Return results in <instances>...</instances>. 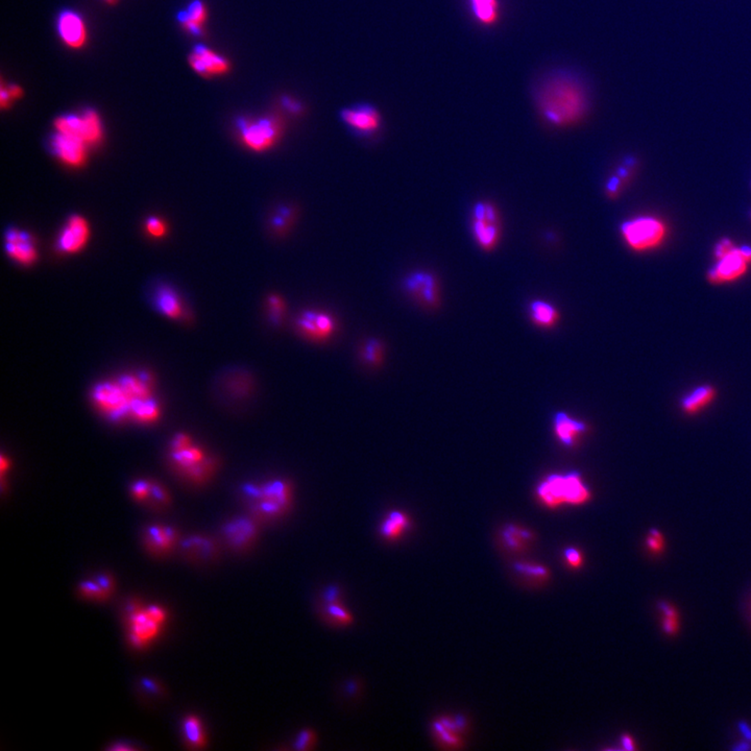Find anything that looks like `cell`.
Wrapping results in <instances>:
<instances>
[{
	"mask_svg": "<svg viewBox=\"0 0 751 751\" xmlns=\"http://www.w3.org/2000/svg\"><path fill=\"white\" fill-rule=\"evenodd\" d=\"M287 100V102H285L286 107H287V110H289L290 112H292V113H297V112L301 111L302 107L299 106V104H294V102H292V100Z\"/></svg>",
	"mask_w": 751,
	"mask_h": 751,
	"instance_id": "obj_54",
	"label": "cell"
},
{
	"mask_svg": "<svg viewBox=\"0 0 751 751\" xmlns=\"http://www.w3.org/2000/svg\"><path fill=\"white\" fill-rule=\"evenodd\" d=\"M236 127L245 147L256 153H265L272 149L283 133L280 120L272 115L255 119L239 118Z\"/></svg>",
	"mask_w": 751,
	"mask_h": 751,
	"instance_id": "obj_8",
	"label": "cell"
},
{
	"mask_svg": "<svg viewBox=\"0 0 751 751\" xmlns=\"http://www.w3.org/2000/svg\"><path fill=\"white\" fill-rule=\"evenodd\" d=\"M127 744L129 743L124 744V742H118L117 744L114 743L113 745L110 746L108 750L112 751L136 750L135 747H133V746H129Z\"/></svg>",
	"mask_w": 751,
	"mask_h": 751,
	"instance_id": "obj_52",
	"label": "cell"
},
{
	"mask_svg": "<svg viewBox=\"0 0 751 751\" xmlns=\"http://www.w3.org/2000/svg\"><path fill=\"white\" fill-rule=\"evenodd\" d=\"M294 484L286 478L249 482L240 489L249 515L261 525L279 522L288 516L294 507Z\"/></svg>",
	"mask_w": 751,
	"mask_h": 751,
	"instance_id": "obj_2",
	"label": "cell"
},
{
	"mask_svg": "<svg viewBox=\"0 0 751 751\" xmlns=\"http://www.w3.org/2000/svg\"><path fill=\"white\" fill-rule=\"evenodd\" d=\"M206 19H207V10H206L205 4L200 0L192 2L186 11L179 15V20L183 26L190 33H196V35L202 33Z\"/></svg>",
	"mask_w": 751,
	"mask_h": 751,
	"instance_id": "obj_35",
	"label": "cell"
},
{
	"mask_svg": "<svg viewBox=\"0 0 751 751\" xmlns=\"http://www.w3.org/2000/svg\"><path fill=\"white\" fill-rule=\"evenodd\" d=\"M90 395L94 408L109 422L122 424L129 421V410L133 402L116 378L102 380L94 384Z\"/></svg>",
	"mask_w": 751,
	"mask_h": 751,
	"instance_id": "obj_7",
	"label": "cell"
},
{
	"mask_svg": "<svg viewBox=\"0 0 751 751\" xmlns=\"http://www.w3.org/2000/svg\"><path fill=\"white\" fill-rule=\"evenodd\" d=\"M554 429L560 442L565 446L572 447L579 435L585 432L587 426L585 422L572 419L567 413L558 412L554 417Z\"/></svg>",
	"mask_w": 751,
	"mask_h": 751,
	"instance_id": "obj_28",
	"label": "cell"
},
{
	"mask_svg": "<svg viewBox=\"0 0 751 751\" xmlns=\"http://www.w3.org/2000/svg\"><path fill=\"white\" fill-rule=\"evenodd\" d=\"M147 232L154 237H161L164 235L165 229L164 223L159 218H151L147 221Z\"/></svg>",
	"mask_w": 751,
	"mask_h": 751,
	"instance_id": "obj_49",
	"label": "cell"
},
{
	"mask_svg": "<svg viewBox=\"0 0 751 751\" xmlns=\"http://www.w3.org/2000/svg\"><path fill=\"white\" fill-rule=\"evenodd\" d=\"M565 556L571 567L577 568L582 563V555L575 548H569L565 550Z\"/></svg>",
	"mask_w": 751,
	"mask_h": 751,
	"instance_id": "obj_50",
	"label": "cell"
},
{
	"mask_svg": "<svg viewBox=\"0 0 751 751\" xmlns=\"http://www.w3.org/2000/svg\"><path fill=\"white\" fill-rule=\"evenodd\" d=\"M6 249L9 256L21 265H31L36 260V249L30 235L10 229L6 235Z\"/></svg>",
	"mask_w": 751,
	"mask_h": 751,
	"instance_id": "obj_20",
	"label": "cell"
},
{
	"mask_svg": "<svg viewBox=\"0 0 751 751\" xmlns=\"http://www.w3.org/2000/svg\"><path fill=\"white\" fill-rule=\"evenodd\" d=\"M317 743V735L312 730H303L297 734L294 740V750H311Z\"/></svg>",
	"mask_w": 751,
	"mask_h": 751,
	"instance_id": "obj_44",
	"label": "cell"
},
{
	"mask_svg": "<svg viewBox=\"0 0 751 751\" xmlns=\"http://www.w3.org/2000/svg\"><path fill=\"white\" fill-rule=\"evenodd\" d=\"M162 407L156 395L142 398L133 402L129 410V421L139 426H151L161 419Z\"/></svg>",
	"mask_w": 751,
	"mask_h": 751,
	"instance_id": "obj_24",
	"label": "cell"
},
{
	"mask_svg": "<svg viewBox=\"0 0 751 751\" xmlns=\"http://www.w3.org/2000/svg\"><path fill=\"white\" fill-rule=\"evenodd\" d=\"M169 462L176 475L192 485L207 484L218 473L219 459L185 432L176 433L169 444Z\"/></svg>",
	"mask_w": 751,
	"mask_h": 751,
	"instance_id": "obj_3",
	"label": "cell"
},
{
	"mask_svg": "<svg viewBox=\"0 0 751 751\" xmlns=\"http://www.w3.org/2000/svg\"><path fill=\"white\" fill-rule=\"evenodd\" d=\"M151 485V479L139 478V479L134 480L129 487V493L132 499L135 501V502L144 505L147 498H149Z\"/></svg>",
	"mask_w": 751,
	"mask_h": 751,
	"instance_id": "obj_42",
	"label": "cell"
},
{
	"mask_svg": "<svg viewBox=\"0 0 751 751\" xmlns=\"http://www.w3.org/2000/svg\"><path fill=\"white\" fill-rule=\"evenodd\" d=\"M531 538V532L513 525H509L503 531V540L513 550L523 549Z\"/></svg>",
	"mask_w": 751,
	"mask_h": 751,
	"instance_id": "obj_39",
	"label": "cell"
},
{
	"mask_svg": "<svg viewBox=\"0 0 751 751\" xmlns=\"http://www.w3.org/2000/svg\"><path fill=\"white\" fill-rule=\"evenodd\" d=\"M106 1L110 2V4H112V2L116 1V0H106Z\"/></svg>",
	"mask_w": 751,
	"mask_h": 751,
	"instance_id": "obj_56",
	"label": "cell"
},
{
	"mask_svg": "<svg viewBox=\"0 0 751 751\" xmlns=\"http://www.w3.org/2000/svg\"><path fill=\"white\" fill-rule=\"evenodd\" d=\"M55 127L59 133L73 136L86 144L98 142L102 135L100 116L92 110L85 112L82 116L67 115L58 118Z\"/></svg>",
	"mask_w": 751,
	"mask_h": 751,
	"instance_id": "obj_13",
	"label": "cell"
},
{
	"mask_svg": "<svg viewBox=\"0 0 751 751\" xmlns=\"http://www.w3.org/2000/svg\"><path fill=\"white\" fill-rule=\"evenodd\" d=\"M86 145L84 141L59 132L51 139V147L55 155L71 166H80L84 163Z\"/></svg>",
	"mask_w": 751,
	"mask_h": 751,
	"instance_id": "obj_19",
	"label": "cell"
},
{
	"mask_svg": "<svg viewBox=\"0 0 751 751\" xmlns=\"http://www.w3.org/2000/svg\"><path fill=\"white\" fill-rule=\"evenodd\" d=\"M468 4L472 14L482 26H493L499 19L498 0H468Z\"/></svg>",
	"mask_w": 751,
	"mask_h": 751,
	"instance_id": "obj_32",
	"label": "cell"
},
{
	"mask_svg": "<svg viewBox=\"0 0 751 751\" xmlns=\"http://www.w3.org/2000/svg\"><path fill=\"white\" fill-rule=\"evenodd\" d=\"M513 568L518 573L531 576V577L544 578L547 577L549 574L546 568L543 565H533V563H516Z\"/></svg>",
	"mask_w": 751,
	"mask_h": 751,
	"instance_id": "obj_45",
	"label": "cell"
},
{
	"mask_svg": "<svg viewBox=\"0 0 751 751\" xmlns=\"http://www.w3.org/2000/svg\"><path fill=\"white\" fill-rule=\"evenodd\" d=\"M171 504V497L169 489L160 482L151 479V491L145 502V506L153 511H161L169 508Z\"/></svg>",
	"mask_w": 751,
	"mask_h": 751,
	"instance_id": "obj_38",
	"label": "cell"
},
{
	"mask_svg": "<svg viewBox=\"0 0 751 751\" xmlns=\"http://www.w3.org/2000/svg\"><path fill=\"white\" fill-rule=\"evenodd\" d=\"M716 263L706 275L712 285L734 283L743 278L751 266L750 245H737L728 237H723L715 245Z\"/></svg>",
	"mask_w": 751,
	"mask_h": 751,
	"instance_id": "obj_4",
	"label": "cell"
},
{
	"mask_svg": "<svg viewBox=\"0 0 751 751\" xmlns=\"http://www.w3.org/2000/svg\"><path fill=\"white\" fill-rule=\"evenodd\" d=\"M403 289L417 304L428 309H435L440 304V287L437 277L424 270L407 275Z\"/></svg>",
	"mask_w": 751,
	"mask_h": 751,
	"instance_id": "obj_14",
	"label": "cell"
},
{
	"mask_svg": "<svg viewBox=\"0 0 751 751\" xmlns=\"http://www.w3.org/2000/svg\"><path fill=\"white\" fill-rule=\"evenodd\" d=\"M386 344L377 337H370L360 343L358 359L362 366L368 368H380L385 363Z\"/></svg>",
	"mask_w": 751,
	"mask_h": 751,
	"instance_id": "obj_27",
	"label": "cell"
},
{
	"mask_svg": "<svg viewBox=\"0 0 751 751\" xmlns=\"http://www.w3.org/2000/svg\"><path fill=\"white\" fill-rule=\"evenodd\" d=\"M297 334L306 341L314 343H325L330 341L337 331L334 317L321 310H304L294 321Z\"/></svg>",
	"mask_w": 751,
	"mask_h": 751,
	"instance_id": "obj_11",
	"label": "cell"
},
{
	"mask_svg": "<svg viewBox=\"0 0 751 751\" xmlns=\"http://www.w3.org/2000/svg\"><path fill=\"white\" fill-rule=\"evenodd\" d=\"M127 623L129 628V632L136 634L149 644L158 636L162 626L147 614V609L141 607L127 614Z\"/></svg>",
	"mask_w": 751,
	"mask_h": 751,
	"instance_id": "obj_26",
	"label": "cell"
},
{
	"mask_svg": "<svg viewBox=\"0 0 751 751\" xmlns=\"http://www.w3.org/2000/svg\"><path fill=\"white\" fill-rule=\"evenodd\" d=\"M181 536L174 527L169 525L151 524L142 531L144 549L156 558H165L178 548Z\"/></svg>",
	"mask_w": 751,
	"mask_h": 751,
	"instance_id": "obj_16",
	"label": "cell"
},
{
	"mask_svg": "<svg viewBox=\"0 0 751 751\" xmlns=\"http://www.w3.org/2000/svg\"><path fill=\"white\" fill-rule=\"evenodd\" d=\"M533 96L542 117L556 127L578 124L590 109L587 84L569 69L546 73L534 87Z\"/></svg>",
	"mask_w": 751,
	"mask_h": 751,
	"instance_id": "obj_1",
	"label": "cell"
},
{
	"mask_svg": "<svg viewBox=\"0 0 751 751\" xmlns=\"http://www.w3.org/2000/svg\"><path fill=\"white\" fill-rule=\"evenodd\" d=\"M145 609H147V614L159 624L162 625L166 621L167 614L162 607H158V605H151V607H149Z\"/></svg>",
	"mask_w": 751,
	"mask_h": 751,
	"instance_id": "obj_51",
	"label": "cell"
},
{
	"mask_svg": "<svg viewBox=\"0 0 751 751\" xmlns=\"http://www.w3.org/2000/svg\"><path fill=\"white\" fill-rule=\"evenodd\" d=\"M620 233L630 250L638 252L659 249L668 236V228L661 218L641 215L628 219L621 225Z\"/></svg>",
	"mask_w": 751,
	"mask_h": 751,
	"instance_id": "obj_6",
	"label": "cell"
},
{
	"mask_svg": "<svg viewBox=\"0 0 751 751\" xmlns=\"http://www.w3.org/2000/svg\"><path fill=\"white\" fill-rule=\"evenodd\" d=\"M89 236L88 225L80 216H73L59 238L60 250L67 252H78L84 247Z\"/></svg>",
	"mask_w": 751,
	"mask_h": 751,
	"instance_id": "obj_23",
	"label": "cell"
},
{
	"mask_svg": "<svg viewBox=\"0 0 751 751\" xmlns=\"http://www.w3.org/2000/svg\"><path fill=\"white\" fill-rule=\"evenodd\" d=\"M190 63L196 73L207 77L225 75L230 69L229 62L225 58L205 46L194 48L190 57Z\"/></svg>",
	"mask_w": 751,
	"mask_h": 751,
	"instance_id": "obj_18",
	"label": "cell"
},
{
	"mask_svg": "<svg viewBox=\"0 0 751 751\" xmlns=\"http://www.w3.org/2000/svg\"><path fill=\"white\" fill-rule=\"evenodd\" d=\"M717 398V390L710 384L697 386L681 400V409L688 415L701 412Z\"/></svg>",
	"mask_w": 751,
	"mask_h": 751,
	"instance_id": "obj_25",
	"label": "cell"
},
{
	"mask_svg": "<svg viewBox=\"0 0 751 751\" xmlns=\"http://www.w3.org/2000/svg\"><path fill=\"white\" fill-rule=\"evenodd\" d=\"M58 28L63 41L73 48H80L86 42V26L82 18L75 13L70 11L62 13Z\"/></svg>",
	"mask_w": 751,
	"mask_h": 751,
	"instance_id": "obj_22",
	"label": "cell"
},
{
	"mask_svg": "<svg viewBox=\"0 0 751 751\" xmlns=\"http://www.w3.org/2000/svg\"><path fill=\"white\" fill-rule=\"evenodd\" d=\"M286 307L285 301L278 294H270L267 297V317L270 324L274 326H281L285 319Z\"/></svg>",
	"mask_w": 751,
	"mask_h": 751,
	"instance_id": "obj_40",
	"label": "cell"
},
{
	"mask_svg": "<svg viewBox=\"0 0 751 751\" xmlns=\"http://www.w3.org/2000/svg\"><path fill=\"white\" fill-rule=\"evenodd\" d=\"M78 593L82 599L96 601V602H105L110 599L108 595L105 593L104 590L94 579L82 581L78 585Z\"/></svg>",
	"mask_w": 751,
	"mask_h": 751,
	"instance_id": "obj_41",
	"label": "cell"
},
{
	"mask_svg": "<svg viewBox=\"0 0 751 751\" xmlns=\"http://www.w3.org/2000/svg\"><path fill=\"white\" fill-rule=\"evenodd\" d=\"M93 579L104 590L105 593L108 595L109 598H111L112 595L114 594L116 590L115 579H114L113 576L109 573H100Z\"/></svg>",
	"mask_w": 751,
	"mask_h": 751,
	"instance_id": "obj_47",
	"label": "cell"
},
{
	"mask_svg": "<svg viewBox=\"0 0 751 751\" xmlns=\"http://www.w3.org/2000/svg\"><path fill=\"white\" fill-rule=\"evenodd\" d=\"M319 614L328 625L334 626V627H346V626L352 624L354 621L352 612L344 607L341 601L324 602Z\"/></svg>",
	"mask_w": 751,
	"mask_h": 751,
	"instance_id": "obj_31",
	"label": "cell"
},
{
	"mask_svg": "<svg viewBox=\"0 0 751 751\" xmlns=\"http://www.w3.org/2000/svg\"><path fill=\"white\" fill-rule=\"evenodd\" d=\"M260 527V523L252 516H233L221 526V538L230 550L243 553L252 549L258 542Z\"/></svg>",
	"mask_w": 751,
	"mask_h": 751,
	"instance_id": "obj_10",
	"label": "cell"
},
{
	"mask_svg": "<svg viewBox=\"0 0 751 751\" xmlns=\"http://www.w3.org/2000/svg\"><path fill=\"white\" fill-rule=\"evenodd\" d=\"M410 528V516L400 509H391L382 518L378 532L382 540L393 543L401 540Z\"/></svg>",
	"mask_w": 751,
	"mask_h": 751,
	"instance_id": "obj_21",
	"label": "cell"
},
{
	"mask_svg": "<svg viewBox=\"0 0 751 751\" xmlns=\"http://www.w3.org/2000/svg\"><path fill=\"white\" fill-rule=\"evenodd\" d=\"M156 307L169 319H180L184 316L182 303L178 294L169 287L159 288L155 297Z\"/></svg>",
	"mask_w": 751,
	"mask_h": 751,
	"instance_id": "obj_30",
	"label": "cell"
},
{
	"mask_svg": "<svg viewBox=\"0 0 751 751\" xmlns=\"http://www.w3.org/2000/svg\"><path fill=\"white\" fill-rule=\"evenodd\" d=\"M140 687L142 688L143 693L145 695H151V697H156L160 698L163 695H165V690L163 688L162 683L155 681L153 678H142L140 681Z\"/></svg>",
	"mask_w": 751,
	"mask_h": 751,
	"instance_id": "obj_46",
	"label": "cell"
},
{
	"mask_svg": "<svg viewBox=\"0 0 751 751\" xmlns=\"http://www.w3.org/2000/svg\"><path fill=\"white\" fill-rule=\"evenodd\" d=\"M182 735L183 741L189 750H203L207 745L202 720L196 715H187L183 719Z\"/></svg>",
	"mask_w": 751,
	"mask_h": 751,
	"instance_id": "obj_29",
	"label": "cell"
},
{
	"mask_svg": "<svg viewBox=\"0 0 751 751\" xmlns=\"http://www.w3.org/2000/svg\"><path fill=\"white\" fill-rule=\"evenodd\" d=\"M178 548L183 558L193 565H209L220 556L218 540L207 534L194 533L181 538Z\"/></svg>",
	"mask_w": 751,
	"mask_h": 751,
	"instance_id": "obj_15",
	"label": "cell"
},
{
	"mask_svg": "<svg viewBox=\"0 0 751 751\" xmlns=\"http://www.w3.org/2000/svg\"><path fill=\"white\" fill-rule=\"evenodd\" d=\"M8 90L9 92H10V95L11 97H12V100H15V98L19 97V96L21 95L22 93L21 89H20L18 86H11L10 88H8Z\"/></svg>",
	"mask_w": 751,
	"mask_h": 751,
	"instance_id": "obj_55",
	"label": "cell"
},
{
	"mask_svg": "<svg viewBox=\"0 0 751 751\" xmlns=\"http://www.w3.org/2000/svg\"><path fill=\"white\" fill-rule=\"evenodd\" d=\"M499 211L494 203L478 202L472 211V233L479 247L485 252L495 250L499 245L501 233Z\"/></svg>",
	"mask_w": 751,
	"mask_h": 751,
	"instance_id": "obj_9",
	"label": "cell"
},
{
	"mask_svg": "<svg viewBox=\"0 0 751 751\" xmlns=\"http://www.w3.org/2000/svg\"><path fill=\"white\" fill-rule=\"evenodd\" d=\"M634 160L628 159L626 160L622 165L618 167L612 176H609L607 182L605 183V193L607 194L609 198H617L619 194L623 191L628 181L632 178L634 174Z\"/></svg>",
	"mask_w": 751,
	"mask_h": 751,
	"instance_id": "obj_33",
	"label": "cell"
},
{
	"mask_svg": "<svg viewBox=\"0 0 751 751\" xmlns=\"http://www.w3.org/2000/svg\"><path fill=\"white\" fill-rule=\"evenodd\" d=\"M661 614H663V627L667 634H673L678 628V616L676 610L668 603H661Z\"/></svg>",
	"mask_w": 751,
	"mask_h": 751,
	"instance_id": "obj_43",
	"label": "cell"
},
{
	"mask_svg": "<svg viewBox=\"0 0 751 751\" xmlns=\"http://www.w3.org/2000/svg\"><path fill=\"white\" fill-rule=\"evenodd\" d=\"M529 314L533 323L540 327H552L560 319L558 309L551 303L543 299L532 302L529 306Z\"/></svg>",
	"mask_w": 751,
	"mask_h": 751,
	"instance_id": "obj_34",
	"label": "cell"
},
{
	"mask_svg": "<svg viewBox=\"0 0 751 751\" xmlns=\"http://www.w3.org/2000/svg\"><path fill=\"white\" fill-rule=\"evenodd\" d=\"M297 218L296 209L292 206L281 205L276 208L268 220L270 231L275 235H285L292 229Z\"/></svg>",
	"mask_w": 751,
	"mask_h": 751,
	"instance_id": "obj_37",
	"label": "cell"
},
{
	"mask_svg": "<svg viewBox=\"0 0 751 751\" xmlns=\"http://www.w3.org/2000/svg\"><path fill=\"white\" fill-rule=\"evenodd\" d=\"M464 726H466V721L464 718L455 720L442 718L435 722L433 730L442 743L454 745L459 742L458 734Z\"/></svg>",
	"mask_w": 751,
	"mask_h": 751,
	"instance_id": "obj_36",
	"label": "cell"
},
{
	"mask_svg": "<svg viewBox=\"0 0 751 751\" xmlns=\"http://www.w3.org/2000/svg\"><path fill=\"white\" fill-rule=\"evenodd\" d=\"M219 386L228 399L236 402L247 401L257 391L254 375L245 368H231L221 375Z\"/></svg>",
	"mask_w": 751,
	"mask_h": 751,
	"instance_id": "obj_17",
	"label": "cell"
},
{
	"mask_svg": "<svg viewBox=\"0 0 751 751\" xmlns=\"http://www.w3.org/2000/svg\"><path fill=\"white\" fill-rule=\"evenodd\" d=\"M538 497L549 507L562 504L580 505L591 498L587 485L576 472L567 475H550L538 485Z\"/></svg>",
	"mask_w": 751,
	"mask_h": 751,
	"instance_id": "obj_5",
	"label": "cell"
},
{
	"mask_svg": "<svg viewBox=\"0 0 751 751\" xmlns=\"http://www.w3.org/2000/svg\"><path fill=\"white\" fill-rule=\"evenodd\" d=\"M622 744L627 750H632L634 748V739H632V737H629V735H623Z\"/></svg>",
	"mask_w": 751,
	"mask_h": 751,
	"instance_id": "obj_53",
	"label": "cell"
},
{
	"mask_svg": "<svg viewBox=\"0 0 751 751\" xmlns=\"http://www.w3.org/2000/svg\"><path fill=\"white\" fill-rule=\"evenodd\" d=\"M339 117L348 131L359 138L374 136L382 124L379 111L370 104H357L344 108L339 113Z\"/></svg>",
	"mask_w": 751,
	"mask_h": 751,
	"instance_id": "obj_12",
	"label": "cell"
},
{
	"mask_svg": "<svg viewBox=\"0 0 751 751\" xmlns=\"http://www.w3.org/2000/svg\"><path fill=\"white\" fill-rule=\"evenodd\" d=\"M646 542H647V546L649 548L650 551L654 552V553H659L663 550L664 538L661 532L657 531V529H651Z\"/></svg>",
	"mask_w": 751,
	"mask_h": 751,
	"instance_id": "obj_48",
	"label": "cell"
}]
</instances>
